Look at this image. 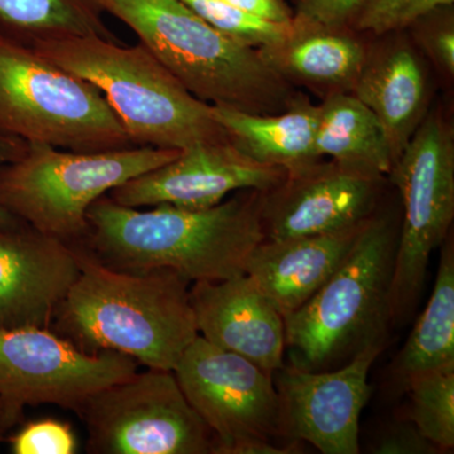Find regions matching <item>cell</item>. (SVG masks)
<instances>
[{
    "label": "cell",
    "instance_id": "obj_13",
    "mask_svg": "<svg viewBox=\"0 0 454 454\" xmlns=\"http://www.w3.org/2000/svg\"><path fill=\"white\" fill-rule=\"evenodd\" d=\"M384 177L328 160L286 172L262 192L264 240L331 234L373 216Z\"/></svg>",
    "mask_w": 454,
    "mask_h": 454
},
{
    "label": "cell",
    "instance_id": "obj_2",
    "mask_svg": "<svg viewBox=\"0 0 454 454\" xmlns=\"http://www.w3.org/2000/svg\"><path fill=\"white\" fill-rule=\"evenodd\" d=\"M80 273L51 330L86 354L118 352L173 372L199 336L191 283L173 269L134 274L100 264L80 244Z\"/></svg>",
    "mask_w": 454,
    "mask_h": 454
},
{
    "label": "cell",
    "instance_id": "obj_11",
    "mask_svg": "<svg viewBox=\"0 0 454 454\" xmlns=\"http://www.w3.org/2000/svg\"><path fill=\"white\" fill-rule=\"evenodd\" d=\"M139 366L118 352L86 354L51 328L0 330V404L13 428L26 406L74 411L86 397L130 378Z\"/></svg>",
    "mask_w": 454,
    "mask_h": 454
},
{
    "label": "cell",
    "instance_id": "obj_26",
    "mask_svg": "<svg viewBox=\"0 0 454 454\" xmlns=\"http://www.w3.org/2000/svg\"><path fill=\"white\" fill-rule=\"evenodd\" d=\"M453 3L454 0H367L351 28L375 35L400 32L438 9L453 7Z\"/></svg>",
    "mask_w": 454,
    "mask_h": 454
},
{
    "label": "cell",
    "instance_id": "obj_18",
    "mask_svg": "<svg viewBox=\"0 0 454 454\" xmlns=\"http://www.w3.org/2000/svg\"><path fill=\"white\" fill-rule=\"evenodd\" d=\"M352 94L380 121L396 162L427 115L426 71L413 47L396 41L367 53Z\"/></svg>",
    "mask_w": 454,
    "mask_h": 454
},
{
    "label": "cell",
    "instance_id": "obj_8",
    "mask_svg": "<svg viewBox=\"0 0 454 454\" xmlns=\"http://www.w3.org/2000/svg\"><path fill=\"white\" fill-rule=\"evenodd\" d=\"M390 176L404 207L389 294L391 319H396L422 291L430 256L454 219L453 130L441 112L424 116Z\"/></svg>",
    "mask_w": 454,
    "mask_h": 454
},
{
    "label": "cell",
    "instance_id": "obj_14",
    "mask_svg": "<svg viewBox=\"0 0 454 454\" xmlns=\"http://www.w3.org/2000/svg\"><path fill=\"white\" fill-rule=\"evenodd\" d=\"M286 170L256 162L230 140L201 143L182 149L175 160L131 178L107 193L128 207L168 203L202 210L244 190L267 192L286 178Z\"/></svg>",
    "mask_w": 454,
    "mask_h": 454
},
{
    "label": "cell",
    "instance_id": "obj_21",
    "mask_svg": "<svg viewBox=\"0 0 454 454\" xmlns=\"http://www.w3.org/2000/svg\"><path fill=\"white\" fill-rule=\"evenodd\" d=\"M316 149L319 157L361 170L385 176L393 170L389 140L380 121L352 92L328 95L319 104Z\"/></svg>",
    "mask_w": 454,
    "mask_h": 454
},
{
    "label": "cell",
    "instance_id": "obj_23",
    "mask_svg": "<svg viewBox=\"0 0 454 454\" xmlns=\"http://www.w3.org/2000/svg\"><path fill=\"white\" fill-rule=\"evenodd\" d=\"M454 365V247L448 235L441 245L437 277L428 303L397 355L403 380L415 372Z\"/></svg>",
    "mask_w": 454,
    "mask_h": 454
},
{
    "label": "cell",
    "instance_id": "obj_19",
    "mask_svg": "<svg viewBox=\"0 0 454 454\" xmlns=\"http://www.w3.org/2000/svg\"><path fill=\"white\" fill-rule=\"evenodd\" d=\"M212 115L230 142L256 162L294 172L322 160L316 149L319 107L306 97L277 114L212 106Z\"/></svg>",
    "mask_w": 454,
    "mask_h": 454
},
{
    "label": "cell",
    "instance_id": "obj_20",
    "mask_svg": "<svg viewBox=\"0 0 454 454\" xmlns=\"http://www.w3.org/2000/svg\"><path fill=\"white\" fill-rule=\"evenodd\" d=\"M348 29L304 28L293 25L292 35L277 46L259 50L277 74L293 85L324 92H352L367 52Z\"/></svg>",
    "mask_w": 454,
    "mask_h": 454
},
{
    "label": "cell",
    "instance_id": "obj_3",
    "mask_svg": "<svg viewBox=\"0 0 454 454\" xmlns=\"http://www.w3.org/2000/svg\"><path fill=\"white\" fill-rule=\"evenodd\" d=\"M182 85L210 106L254 114L284 112L297 100L293 85L259 50L227 37L181 0H100Z\"/></svg>",
    "mask_w": 454,
    "mask_h": 454
},
{
    "label": "cell",
    "instance_id": "obj_28",
    "mask_svg": "<svg viewBox=\"0 0 454 454\" xmlns=\"http://www.w3.org/2000/svg\"><path fill=\"white\" fill-rule=\"evenodd\" d=\"M415 40L429 56L438 70L447 76L454 74V20L452 7L438 9L418 20Z\"/></svg>",
    "mask_w": 454,
    "mask_h": 454
},
{
    "label": "cell",
    "instance_id": "obj_32",
    "mask_svg": "<svg viewBox=\"0 0 454 454\" xmlns=\"http://www.w3.org/2000/svg\"><path fill=\"white\" fill-rule=\"evenodd\" d=\"M27 149H28V142L25 139L0 133V167L16 162L26 154ZM17 221H20L18 217L0 207V227L13 225Z\"/></svg>",
    "mask_w": 454,
    "mask_h": 454
},
{
    "label": "cell",
    "instance_id": "obj_4",
    "mask_svg": "<svg viewBox=\"0 0 454 454\" xmlns=\"http://www.w3.org/2000/svg\"><path fill=\"white\" fill-rule=\"evenodd\" d=\"M33 50L98 89L136 146L186 149L229 137L203 103L142 43L95 37L38 42Z\"/></svg>",
    "mask_w": 454,
    "mask_h": 454
},
{
    "label": "cell",
    "instance_id": "obj_33",
    "mask_svg": "<svg viewBox=\"0 0 454 454\" xmlns=\"http://www.w3.org/2000/svg\"><path fill=\"white\" fill-rule=\"evenodd\" d=\"M11 426L8 424L7 418H5L4 411H3V406L0 404V443H2L3 439H4L5 434L11 430Z\"/></svg>",
    "mask_w": 454,
    "mask_h": 454
},
{
    "label": "cell",
    "instance_id": "obj_27",
    "mask_svg": "<svg viewBox=\"0 0 454 454\" xmlns=\"http://www.w3.org/2000/svg\"><path fill=\"white\" fill-rule=\"evenodd\" d=\"M9 442L13 454H74L79 448L70 424L50 418L27 423Z\"/></svg>",
    "mask_w": 454,
    "mask_h": 454
},
{
    "label": "cell",
    "instance_id": "obj_10",
    "mask_svg": "<svg viewBox=\"0 0 454 454\" xmlns=\"http://www.w3.org/2000/svg\"><path fill=\"white\" fill-rule=\"evenodd\" d=\"M176 379L214 434V454H286L280 435L279 395L270 373L197 336L179 358Z\"/></svg>",
    "mask_w": 454,
    "mask_h": 454
},
{
    "label": "cell",
    "instance_id": "obj_31",
    "mask_svg": "<svg viewBox=\"0 0 454 454\" xmlns=\"http://www.w3.org/2000/svg\"><path fill=\"white\" fill-rule=\"evenodd\" d=\"M229 4L270 22L292 25L294 12L286 0H225Z\"/></svg>",
    "mask_w": 454,
    "mask_h": 454
},
{
    "label": "cell",
    "instance_id": "obj_5",
    "mask_svg": "<svg viewBox=\"0 0 454 454\" xmlns=\"http://www.w3.org/2000/svg\"><path fill=\"white\" fill-rule=\"evenodd\" d=\"M397 238L387 217L372 216L348 259L304 306L286 317L292 366L321 372L382 343L390 321V284Z\"/></svg>",
    "mask_w": 454,
    "mask_h": 454
},
{
    "label": "cell",
    "instance_id": "obj_25",
    "mask_svg": "<svg viewBox=\"0 0 454 454\" xmlns=\"http://www.w3.org/2000/svg\"><path fill=\"white\" fill-rule=\"evenodd\" d=\"M208 25L244 46L262 50L277 46L293 32L292 25L270 22L229 4L225 0H181Z\"/></svg>",
    "mask_w": 454,
    "mask_h": 454
},
{
    "label": "cell",
    "instance_id": "obj_22",
    "mask_svg": "<svg viewBox=\"0 0 454 454\" xmlns=\"http://www.w3.org/2000/svg\"><path fill=\"white\" fill-rule=\"evenodd\" d=\"M100 0H0V35L32 46L71 37L119 42Z\"/></svg>",
    "mask_w": 454,
    "mask_h": 454
},
{
    "label": "cell",
    "instance_id": "obj_17",
    "mask_svg": "<svg viewBox=\"0 0 454 454\" xmlns=\"http://www.w3.org/2000/svg\"><path fill=\"white\" fill-rule=\"evenodd\" d=\"M366 221L331 234L262 240L247 260L245 274L253 278L286 318L304 306L339 270Z\"/></svg>",
    "mask_w": 454,
    "mask_h": 454
},
{
    "label": "cell",
    "instance_id": "obj_12",
    "mask_svg": "<svg viewBox=\"0 0 454 454\" xmlns=\"http://www.w3.org/2000/svg\"><path fill=\"white\" fill-rule=\"evenodd\" d=\"M382 343H372L337 369L278 370L280 435L309 442L324 454L360 452V417L369 402V373Z\"/></svg>",
    "mask_w": 454,
    "mask_h": 454
},
{
    "label": "cell",
    "instance_id": "obj_30",
    "mask_svg": "<svg viewBox=\"0 0 454 454\" xmlns=\"http://www.w3.org/2000/svg\"><path fill=\"white\" fill-rule=\"evenodd\" d=\"M372 453L378 454H434L441 452L437 446L424 438L414 424H399L376 439Z\"/></svg>",
    "mask_w": 454,
    "mask_h": 454
},
{
    "label": "cell",
    "instance_id": "obj_24",
    "mask_svg": "<svg viewBox=\"0 0 454 454\" xmlns=\"http://www.w3.org/2000/svg\"><path fill=\"white\" fill-rule=\"evenodd\" d=\"M409 420L439 450L454 448V365L415 372L405 379Z\"/></svg>",
    "mask_w": 454,
    "mask_h": 454
},
{
    "label": "cell",
    "instance_id": "obj_6",
    "mask_svg": "<svg viewBox=\"0 0 454 454\" xmlns=\"http://www.w3.org/2000/svg\"><path fill=\"white\" fill-rule=\"evenodd\" d=\"M177 149L130 146L114 151H66L28 143L22 158L0 167V207L42 234L82 244L92 203L131 178L175 160Z\"/></svg>",
    "mask_w": 454,
    "mask_h": 454
},
{
    "label": "cell",
    "instance_id": "obj_1",
    "mask_svg": "<svg viewBox=\"0 0 454 454\" xmlns=\"http://www.w3.org/2000/svg\"><path fill=\"white\" fill-rule=\"evenodd\" d=\"M262 192L244 190L202 210L162 203L152 210L128 207L100 197L88 211L82 247L100 264L142 274L178 271L191 283L243 276L247 260L264 240Z\"/></svg>",
    "mask_w": 454,
    "mask_h": 454
},
{
    "label": "cell",
    "instance_id": "obj_9",
    "mask_svg": "<svg viewBox=\"0 0 454 454\" xmlns=\"http://www.w3.org/2000/svg\"><path fill=\"white\" fill-rule=\"evenodd\" d=\"M74 413L88 430L90 454H214V434L170 370L137 372Z\"/></svg>",
    "mask_w": 454,
    "mask_h": 454
},
{
    "label": "cell",
    "instance_id": "obj_29",
    "mask_svg": "<svg viewBox=\"0 0 454 454\" xmlns=\"http://www.w3.org/2000/svg\"><path fill=\"white\" fill-rule=\"evenodd\" d=\"M293 25L304 28L348 29L367 0H294Z\"/></svg>",
    "mask_w": 454,
    "mask_h": 454
},
{
    "label": "cell",
    "instance_id": "obj_15",
    "mask_svg": "<svg viewBox=\"0 0 454 454\" xmlns=\"http://www.w3.org/2000/svg\"><path fill=\"white\" fill-rule=\"evenodd\" d=\"M79 273L77 245L22 220L0 227V330L51 328Z\"/></svg>",
    "mask_w": 454,
    "mask_h": 454
},
{
    "label": "cell",
    "instance_id": "obj_34",
    "mask_svg": "<svg viewBox=\"0 0 454 454\" xmlns=\"http://www.w3.org/2000/svg\"></svg>",
    "mask_w": 454,
    "mask_h": 454
},
{
    "label": "cell",
    "instance_id": "obj_16",
    "mask_svg": "<svg viewBox=\"0 0 454 454\" xmlns=\"http://www.w3.org/2000/svg\"><path fill=\"white\" fill-rule=\"evenodd\" d=\"M190 298L203 339L270 375L284 367L286 321L253 278L192 283Z\"/></svg>",
    "mask_w": 454,
    "mask_h": 454
},
{
    "label": "cell",
    "instance_id": "obj_7",
    "mask_svg": "<svg viewBox=\"0 0 454 454\" xmlns=\"http://www.w3.org/2000/svg\"><path fill=\"white\" fill-rule=\"evenodd\" d=\"M0 133L83 153L136 146L98 88L2 35Z\"/></svg>",
    "mask_w": 454,
    "mask_h": 454
}]
</instances>
